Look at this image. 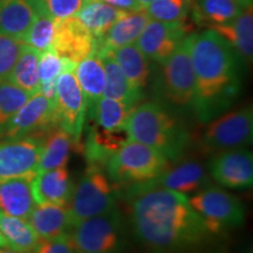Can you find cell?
I'll return each instance as SVG.
<instances>
[{
	"label": "cell",
	"instance_id": "obj_39",
	"mask_svg": "<svg viewBox=\"0 0 253 253\" xmlns=\"http://www.w3.org/2000/svg\"><path fill=\"white\" fill-rule=\"evenodd\" d=\"M102 1L126 12H136L143 9L137 0H102Z\"/></svg>",
	"mask_w": 253,
	"mask_h": 253
},
{
	"label": "cell",
	"instance_id": "obj_44",
	"mask_svg": "<svg viewBox=\"0 0 253 253\" xmlns=\"http://www.w3.org/2000/svg\"><path fill=\"white\" fill-rule=\"evenodd\" d=\"M236 1H251V0H236Z\"/></svg>",
	"mask_w": 253,
	"mask_h": 253
},
{
	"label": "cell",
	"instance_id": "obj_22",
	"mask_svg": "<svg viewBox=\"0 0 253 253\" xmlns=\"http://www.w3.org/2000/svg\"><path fill=\"white\" fill-rule=\"evenodd\" d=\"M149 17L144 8L141 11L128 12L119 19L100 39H97V49L114 50L126 45L135 43L149 23Z\"/></svg>",
	"mask_w": 253,
	"mask_h": 253
},
{
	"label": "cell",
	"instance_id": "obj_37",
	"mask_svg": "<svg viewBox=\"0 0 253 253\" xmlns=\"http://www.w3.org/2000/svg\"><path fill=\"white\" fill-rule=\"evenodd\" d=\"M24 45L21 40L0 36V81L7 79Z\"/></svg>",
	"mask_w": 253,
	"mask_h": 253
},
{
	"label": "cell",
	"instance_id": "obj_38",
	"mask_svg": "<svg viewBox=\"0 0 253 253\" xmlns=\"http://www.w3.org/2000/svg\"><path fill=\"white\" fill-rule=\"evenodd\" d=\"M32 253H78L73 245L71 235H63L53 239H40Z\"/></svg>",
	"mask_w": 253,
	"mask_h": 253
},
{
	"label": "cell",
	"instance_id": "obj_2",
	"mask_svg": "<svg viewBox=\"0 0 253 253\" xmlns=\"http://www.w3.org/2000/svg\"><path fill=\"white\" fill-rule=\"evenodd\" d=\"M189 52L195 73L194 115L209 123L230 108L242 87L240 56L213 30L188 37Z\"/></svg>",
	"mask_w": 253,
	"mask_h": 253
},
{
	"label": "cell",
	"instance_id": "obj_8",
	"mask_svg": "<svg viewBox=\"0 0 253 253\" xmlns=\"http://www.w3.org/2000/svg\"><path fill=\"white\" fill-rule=\"evenodd\" d=\"M189 202L203 218L211 235L239 227L245 221V208L239 198L217 186L199 190L189 198Z\"/></svg>",
	"mask_w": 253,
	"mask_h": 253
},
{
	"label": "cell",
	"instance_id": "obj_40",
	"mask_svg": "<svg viewBox=\"0 0 253 253\" xmlns=\"http://www.w3.org/2000/svg\"><path fill=\"white\" fill-rule=\"evenodd\" d=\"M2 248H7V243H6V239L2 236V233L0 232V249Z\"/></svg>",
	"mask_w": 253,
	"mask_h": 253
},
{
	"label": "cell",
	"instance_id": "obj_43",
	"mask_svg": "<svg viewBox=\"0 0 253 253\" xmlns=\"http://www.w3.org/2000/svg\"><path fill=\"white\" fill-rule=\"evenodd\" d=\"M245 253H253V252H252V246H250V248L245 251Z\"/></svg>",
	"mask_w": 253,
	"mask_h": 253
},
{
	"label": "cell",
	"instance_id": "obj_27",
	"mask_svg": "<svg viewBox=\"0 0 253 253\" xmlns=\"http://www.w3.org/2000/svg\"><path fill=\"white\" fill-rule=\"evenodd\" d=\"M126 13L102 0H87L75 17L97 40Z\"/></svg>",
	"mask_w": 253,
	"mask_h": 253
},
{
	"label": "cell",
	"instance_id": "obj_26",
	"mask_svg": "<svg viewBox=\"0 0 253 253\" xmlns=\"http://www.w3.org/2000/svg\"><path fill=\"white\" fill-rule=\"evenodd\" d=\"M112 53L131 87L143 93L150 77V60L135 43L120 47Z\"/></svg>",
	"mask_w": 253,
	"mask_h": 253
},
{
	"label": "cell",
	"instance_id": "obj_31",
	"mask_svg": "<svg viewBox=\"0 0 253 253\" xmlns=\"http://www.w3.org/2000/svg\"><path fill=\"white\" fill-rule=\"evenodd\" d=\"M134 108L118 100L102 96L90 109V118L102 130L121 131L125 130V123Z\"/></svg>",
	"mask_w": 253,
	"mask_h": 253
},
{
	"label": "cell",
	"instance_id": "obj_41",
	"mask_svg": "<svg viewBox=\"0 0 253 253\" xmlns=\"http://www.w3.org/2000/svg\"><path fill=\"white\" fill-rule=\"evenodd\" d=\"M0 253H21V252L14 251V250H12L9 248H2V249H0Z\"/></svg>",
	"mask_w": 253,
	"mask_h": 253
},
{
	"label": "cell",
	"instance_id": "obj_11",
	"mask_svg": "<svg viewBox=\"0 0 253 253\" xmlns=\"http://www.w3.org/2000/svg\"><path fill=\"white\" fill-rule=\"evenodd\" d=\"M43 138L24 136L0 141V183L19 177H34L39 166Z\"/></svg>",
	"mask_w": 253,
	"mask_h": 253
},
{
	"label": "cell",
	"instance_id": "obj_36",
	"mask_svg": "<svg viewBox=\"0 0 253 253\" xmlns=\"http://www.w3.org/2000/svg\"><path fill=\"white\" fill-rule=\"evenodd\" d=\"M63 72L62 58L56 54L54 49H47L41 52L38 62V75L40 86L48 84H55L59 75Z\"/></svg>",
	"mask_w": 253,
	"mask_h": 253
},
{
	"label": "cell",
	"instance_id": "obj_34",
	"mask_svg": "<svg viewBox=\"0 0 253 253\" xmlns=\"http://www.w3.org/2000/svg\"><path fill=\"white\" fill-rule=\"evenodd\" d=\"M55 26L56 21L54 19L47 15H37L23 38V42L40 53L50 49L55 36Z\"/></svg>",
	"mask_w": 253,
	"mask_h": 253
},
{
	"label": "cell",
	"instance_id": "obj_12",
	"mask_svg": "<svg viewBox=\"0 0 253 253\" xmlns=\"http://www.w3.org/2000/svg\"><path fill=\"white\" fill-rule=\"evenodd\" d=\"M55 126H58L55 103L39 91L32 95L18 110L2 138L40 136L41 134H48Z\"/></svg>",
	"mask_w": 253,
	"mask_h": 253
},
{
	"label": "cell",
	"instance_id": "obj_16",
	"mask_svg": "<svg viewBox=\"0 0 253 253\" xmlns=\"http://www.w3.org/2000/svg\"><path fill=\"white\" fill-rule=\"evenodd\" d=\"M210 178L205 168L197 161H186L168 169L149 182L140 185L148 188H162L171 191L189 195L207 188Z\"/></svg>",
	"mask_w": 253,
	"mask_h": 253
},
{
	"label": "cell",
	"instance_id": "obj_7",
	"mask_svg": "<svg viewBox=\"0 0 253 253\" xmlns=\"http://www.w3.org/2000/svg\"><path fill=\"white\" fill-rule=\"evenodd\" d=\"M118 194L100 167L89 166L73 189L68 204L72 227L79 221L109 212L116 208Z\"/></svg>",
	"mask_w": 253,
	"mask_h": 253
},
{
	"label": "cell",
	"instance_id": "obj_21",
	"mask_svg": "<svg viewBox=\"0 0 253 253\" xmlns=\"http://www.w3.org/2000/svg\"><path fill=\"white\" fill-rule=\"evenodd\" d=\"M39 239H53L72 230L68 209L63 205L37 204L27 218Z\"/></svg>",
	"mask_w": 253,
	"mask_h": 253
},
{
	"label": "cell",
	"instance_id": "obj_19",
	"mask_svg": "<svg viewBox=\"0 0 253 253\" xmlns=\"http://www.w3.org/2000/svg\"><path fill=\"white\" fill-rule=\"evenodd\" d=\"M217 32L235 48L238 55L246 62L252 61L253 55V11L252 2L243 8L238 17L223 25L209 27Z\"/></svg>",
	"mask_w": 253,
	"mask_h": 253
},
{
	"label": "cell",
	"instance_id": "obj_1",
	"mask_svg": "<svg viewBox=\"0 0 253 253\" xmlns=\"http://www.w3.org/2000/svg\"><path fill=\"white\" fill-rule=\"evenodd\" d=\"M129 195L132 233L149 252L185 253L210 237L186 195L140 184L129 188Z\"/></svg>",
	"mask_w": 253,
	"mask_h": 253
},
{
	"label": "cell",
	"instance_id": "obj_32",
	"mask_svg": "<svg viewBox=\"0 0 253 253\" xmlns=\"http://www.w3.org/2000/svg\"><path fill=\"white\" fill-rule=\"evenodd\" d=\"M31 96L7 79L0 81V138L4 137L13 116Z\"/></svg>",
	"mask_w": 253,
	"mask_h": 253
},
{
	"label": "cell",
	"instance_id": "obj_13",
	"mask_svg": "<svg viewBox=\"0 0 253 253\" xmlns=\"http://www.w3.org/2000/svg\"><path fill=\"white\" fill-rule=\"evenodd\" d=\"M190 27L185 21L179 23H161L149 20L138 39L136 46L151 61L163 63L175 52L185 39Z\"/></svg>",
	"mask_w": 253,
	"mask_h": 253
},
{
	"label": "cell",
	"instance_id": "obj_9",
	"mask_svg": "<svg viewBox=\"0 0 253 253\" xmlns=\"http://www.w3.org/2000/svg\"><path fill=\"white\" fill-rule=\"evenodd\" d=\"M209 123L210 125L202 138V144L207 150L220 153L252 144L253 110L251 106L221 114Z\"/></svg>",
	"mask_w": 253,
	"mask_h": 253
},
{
	"label": "cell",
	"instance_id": "obj_10",
	"mask_svg": "<svg viewBox=\"0 0 253 253\" xmlns=\"http://www.w3.org/2000/svg\"><path fill=\"white\" fill-rule=\"evenodd\" d=\"M55 113L58 126L68 132L77 144L86 121L87 106L74 69H63L56 80Z\"/></svg>",
	"mask_w": 253,
	"mask_h": 253
},
{
	"label": "cell",
	"instance_id": "obj_18",
	"mask_svg": "<svg viewBox=\"0 0 253 253\" xmlns=\"http://www.w3.org/2000/svg\"><path fill=\"white\" fill-rule=\"evenodd\" d=\"M34 177H19L0 183V211L8 216L27 219L36 208L32 181Z\"/></svg>",
	"mask_w": 253,
	"mask_h": 253
},
{
	"label": "cell",
	"instance_id": "obj_24",
	"mask_svg": "<svg viewBox=\"0 0 253 253\" xmlns=\"http://www.w3.org/2000/svg\"><path fill=\"white\" fill-rule=\"evenodd\" d=\"M36 17L27 0H0V36L23 41Z\"/></svg>",
	"mask_w": 253,
	"mask_h": 253
},
{
	"label": "cell",
	"instance_id": "obj_6",
	"mask_svg": "<svg viewBox=\"0 0 253 253\" xmlns=\"http://www.w3.org/2000/svg\"><path fill=\"white\" fill-rule=\"evenodd\" d=\"M71 231L78 253H119L125 246V221L118 208L79 221Z\"/></svg>",
	"mask_w": 253,
	"mask_h": 253
},
{
	"label": "cell",
	"instance_id": "obj_17",
	"mask_svg": "<svg viewBox=\"0 0 253 253\" xmlns=\"http://www.w3.org/2000/svg\"><path fill=\"white\" fill-rule=\"evenodd\" d=\"M74 184L63 168L37 172L32 181V192L37 204L66 205L71 199Z\"/></svg>",
	"mask_w": 253,
	"mask_h": 253
},
{
	"label": "cell",
	"instance_id": "obj_33",
	"mask_svg": "<svg viewBox=\"0 0 253 253\" xmlns=\"http://www.w3.org/2000/svg\"><path fill=\"white\" fill-rule=\"evenodd\" d=\"M150 20L161 23L186 21L191 11V0H153L144 7Z\"/></svg>",
	"mask_w": 253,
	"mask_h": 253
},
{
	"label": "cell",
	"instance_id": "obj_29",
	"mask_svg": "<svg viewBox=\"0 0 253 253\" xmlns=\"http://www.w3.org/2000/svg\"><path fill=\"white\" fill-rule=\"evenodd\" d=\"M0 232L6 239L7 248L21 253L33 252L40 240L27 219L8 216L1 211Z\"/></svg>",
	"mask_w": 253,
	"mask_h": 253
},
{
	"label": "cell",
	"instance_id": "obj_42",
	"mask_svg": "<svg viewBox=\"0 0 253 253\" xmlns=\"http://www.w3.org/2000/svg\"><path fill=\"white\" fill-rule=\"evenodd\" d=\"M137 1H138V4H140L142 7L144 8L145 6H147L148 4H150V2L153 1V0H137Z\"/></svg>",
	"mask_w": 253,
	"mask_h": 253
},
{
	"label": "cell",
	"instance_id": "obj_14",
	"mask_svg": "<svg viewBox=\"0 0 253 253\" xmlns=\"http://www.w3.org/2000/svg\"><path fill=\"white\" fill-rule=\"evenodd\" d=\"M209 172L229 189H250L253 184V155L245 148L220 151L209 163Z\"/></svg>",
	"mask_w": 253,
	"mask_h": 253
},
{
	"label": "cell",
	"instance_id": "obj_4",
	"mask_svg": "<svg viewBox=\"0 0 253 253\" xmlns=\"http://www.w3.org/2000/svg\"><path fill=\"white\" fill-rule=\"evenodd\" d=\"M114 183L142 184L156 178L170 167L162 154L140 142L126 140L104 163Z\"/></svg>",
	"mask_w": 253,
	"mask_h": 253
},
{
	"label": "cell",
	"instance_id": "obj_20",
	"mask_svg": "<svg viewBox=\"0 0 253 253\" xmlns=\"http://www.w3.org/2000/svg\"><path fill=\"white\" fill-rule=\"evenodd\" d=\"M100 56L106 75V84H104L103 96L118 100L128 106L135 107L143 99V93L137 91L131 87L119 63L114 58L112 50L100 48L96 50Z\"/></svg>",
	"mask_w": 253,
	"mask_h": 253
},
{
	"label": "cell",
	"instance_id": "obj_15",
	"mask_svg": "<svg viewBox=\"0 0 253 253\" xmlns=\"http://www.w3.org/2000/svg\"><path fill=\"white\" fill-rule=\"evenodd\" d=\"M97 40L75 17L56 21L52 49L60 58L75 63L96 53Z\"/></svg>",
	"mask_w": 253,
	"mask_h": 253
},
{
	"label": "cell",
	"instance_id": "obj_23",
	"mask_svg": "<svg viewBox=\"0 0 253 253\" xmlns=\"http://www.w3.org/2000/svg\"><path fill=\"white\" fill-rule=\"evenodd\" d=\"M252 1L236 0H191V14L194 20L208 28L223 25L238 17L246 5Z\"/></svg>",
	"mask_w": 253,
	"mask_h": 253
},
{
	"label": "cell",
	"instance_id": "obj_28",
	"mask_svg": "<svg viewBox=\"0 0 253 253\" xmlns=\"http://www.w3.org/2000/svg\"><path fill=\"white\" fill-rule=\"evenodd\" d=\"M75 144L73 138L61 126H55L43 138L38 171L56 169L67 166L72 145Z\"/></svg>",
	"mask_w": 253,
	"mask_h": 253
},
{
	"label": "cell",
	"instance_id": "obj_25",
	"mask_svg": "<svg viewBox=\"0 0 253 253\" xmlns=\"http://www.w3.org/2000/svg\"><path fill=\"white\" fill-rule=\"evenodd\" d=\"M74 74L86 100L87 110H90L103 96L106 84V75L100 56L96 53H93L81 60L77 63Z\"/></svg>",
	"mask_w": 253,
	"mask_h": 253
},
{
	"label": "cell",
	"instance_id": "obj_5",
	"mask_svg": "<svg viewBox=\"0 0 253 253\" xmlns=\"http://www.w3.org/2000/svg\"><path fill=\"white\" fill-rule=\"evenodd\" d=\"M158 88L162 99L175 112L191 110L194 113L196 82L188 37L166 61L161 63Z\"/></svg>",
	"mask_w": 253,
	"mask_h": 253
},
{
	"label": "cell",
	"instance_id": "obj_30",
	"mask_svg": "<svg viewBox=\"0 0 253 253\" xmlns=\"http://www.w3.org/2000/svg\"><path fill=\"white\" fill-rule=\"evenodd\" d=\"M40 52L33 47L24 45L15 61L13 68L8 74L7 80L30 95L40 91V81L38 75V62Z\"/></svg>",
	"mask_w": 253,
	"mask_h": 253
},
{
	"label": "cell",
	"instance_id": "obj_3",
	"mask_svg": "<svg viewBox=\"0 0 253 253\" xmlns=\"http://www.w3.org/2000/svg\"><path fill=\"white\" fill-rule=\"evenodd\" d=\"M125 130L128 140L153 148L170 162L183 156L190 142L183 123L158 102L135 107L125 123Z\"/></svg>",
	"mask_w": 253,
	"mask_h": 253
},
{
	"label": "cell",
	"instance_id": "obj_35",
	"mask_svg": "<svg viewBox=\"0 0 253 253\" xmlns=\"http://www.w3.org/2000/svg\"><path fill=\"white\" fill-rule=\"evenodd\" d=\"M37 15H47L55 21L74 17L86 0H27Z\"/></svg>",
	"mask_w": 253,
	"mask_h": 253
}]
</instances>
